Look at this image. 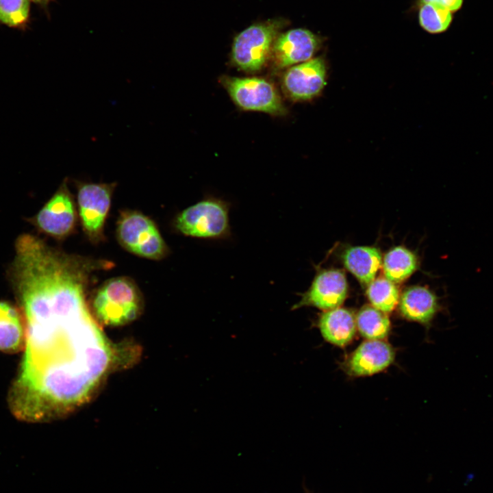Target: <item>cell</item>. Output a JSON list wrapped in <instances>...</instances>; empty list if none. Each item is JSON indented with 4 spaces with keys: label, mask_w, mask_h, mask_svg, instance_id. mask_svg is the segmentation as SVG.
<instances>
[{
    "label": "cell",
    "mask_w": 493,
    "mask_h": 493,
    "mask_svg": "<svg viewBox=\"0 0 493 493\" xmlns=\"http://www.w3.org/2000/svg\"><path fill=\"white\" fill-rule=\"evenodd\" d=\"M89 282L84 273L58 266L17 286L26 342L8 398L16 418L41 422L64 414L87 400L109 369L112 350L88 306Z\"/></svg>",
    "instance_id": "6da1fadb"
},
{
    "label": "cell",
    "mask_w": 493,
    "mask_h": 493,
    "mask_svg": "<svg viewBox=\"0 0 493 493\" xmlns=\"http://www.w3.org/2000/svg\"><path fill=\"white\" fill-rule=\"evenodd\" d=\"M230 203L215 197H206L177 215L175 229L186 236L208 240L230 238Z\"/></svg>",
    "instance_id": "7a4b0ae2"
},
{
    "label": "cell",
    "mask_w": 493,
    "mask_h": 493,
    "mask_svg": "<svg viewBox=\"0 0 493 493\" xmlns=\"http://www.w3.org/2000/svg\"><path fill=\"white\" fill-rule=\"evenodd\" d=\"M141 296L134 282L119 277L107 281L95 294L92 306L98 320L120 326L134 320L140 312Z\"/></svg>",
    "instance_id": "3957f363"
},
{
    "label": "cell",
    "mask_w": 493,
    "mask_h": 493,
    "mask_svg": "<svg viewBox=\"0 0 493 493\" xmlns=\"http://www.w3.org/2000/svg\"><path fill=\"white\" fill-rule=\"evenodd\" d=\"M280 24L279 21L255 23L239 33L231 49L234 65L249 73L260 71L271 55Z\"/></svg>",
    "instance_id": "277c9868"
},
{
    "label": "cell",
    "mask_w": 493,
    "mask_h": 493,
    "mask_svg": "<svg viewBox=\"0 0 493 493\" xmlns=\"http://www.w3.org/2000/svg\"><path fill=\"white\" fill-rule=\"evenodd\" d=\"M220 83L233 102L244 110L284 115L286 109L275 86L262 77L223 76Z\"/></svg>",
    "instance_id": "5b68a950"
},
{
    "label": "cell",
    "mask_w": 493,
    "mask_h": 493,
    "mask_svg": "<svg viewBox=\"0 0 493 493\" xmlns=\"http://www.w3.org/2000/svg\"><path fill=\"white\" fill-rule=\"evenodd\" d=\"M116 233L122 246L138 256L160 260L167 253L166 243L155 223L138 212L123 213Z\"/></svg>",
    "instance_id": "8992f818"
},
{
    "label": "cell",
    "mask_w": 493,
    "mask_h": 493,
    "mask_svg": "<svg viewBox=\"0 0 493 493\" xmlns=\"http://www.w3.org/2000/svg\"><path fill=\"white\" fill-rule=\"evenodd\" d=\"M115 186V183H77L80 218L85 232L93 241L103 236Z\"/></svg>",
    "instance_id": "52a82bcc"
},
{
    "label": "cell",
    "mask_w": 493,
    "mask_h": 493,
    "mask_svg": "<svg viewBox=\"0 0 493 493\" xmlns=\"http://www.w3.org/2000/svg\"><path fill=\"white\" fill-rule=\"evenodd\" d=\"M327 71V62L322 56L292 66L282 77V89L295 101L312 100L325 88Z\"/></svg>",
    "instance_id": "ba28073f"
},
{
    "label": "cell",
    "mask_w": 493,
    "mask_h": 493,
    "mask_svg": "<svg viewBox=\"0 0 493 493\" xmlns=\"http://www.w3.org/2000/svg\"><path fill=\"white\" fill-rule=\"evenodd\" d=\"M322 43V38L309 29H293L277 36L270 55L276 67H290L313 58Z\"/></svg>",
    "instance_id": "9c48e42d"
},
{
    "label": "cell",
    "mask_w": 493,
    "mask_h": 493,
    "mask_svg": "<svg viewBox=\"0 0 493 493\" xmlns=\"http://www.w3.org/2000/svg\"><path fill=\"white\" fill-rule=\"evenodd\" d=\"M348 286L344 273L338 269L323 270L317 273L310 287L302 294L293 309L313 306L328 311L340 307L346 297Z\"/></svg>",
    "instance_id": "30bf717a"
},
{
    "label": "cell",
    "mask_w": 493,
    "mask_h": 493,
    "mask_svg": "<svg viewBox=\"0 0 493 493\" xmlns=\"http://www.w3.org/2000/svg\"><path fill=\"white\" fill-rule=\"evenodd\" d=\"M75 219L73 201L66 179L36 216L34 223L43 232L61 238L71 233Z\"/></svg>",
    "instance_id": "8fae6325"
},
{
    "label": "cell",
    "mask_w": 493,
    "mask_h": 493,
    "mask_svg": "<svg viewBox=\"0 0 493 493\" xmlns=\"http://www.w3.org/2000/svg\"><path fill=\"white\" fill-rule=\"evenodd\" d=\"M392 346L382 340H368L353 353L348 368L355 376H370L387 368L394 361Z\"/></svg>",
    "instance_id": "7c38bea8"
},
{
    "label": "cell",
    "mask_w": 493,
    "mask_h": 493,
    "mask_svg": "<svg viewBox=\"0 0 493 493\" xmlns=\"http://www.w3.org/2000/svg\"><path fill=\"white\" fill-rule=\"evenodd\" d=\"M440 306L436 295L426 287L413 286L401 295L399 309L407 319L427 324L434 318Z\"/></svg>",
    "instance_id": "4fadbf2b"
},
{
    "label": "cell",
    "mask_w": 493,
    "mask_h": 493,
    "mask_svg": "<svg viewBox=\"0 0 493 493\" xmlns=\"http://www.w3.org/2000/svg\"><path fill=\"white\" fill-rule=\"evenodd\" d=\"M318 327L326 341L342 347L349 344L353 339L356 323L349 310L337 307L326 311L320 316Z\"/></svg>",
    "instance_id": "5bb4252c"
},
{
    "label": "cell",
    "mask_w": 493,
    "mask_h": 493,
    "mask_svg": "<svg viewBox=\"0 0 493 493\" xmlns=\"http://www.w3.org/2000/svg\"><path fill=\"white\" fill-rule=\"evenodd\" d=\"M26 327L18 309L6 302H0V351L16 353L24 349Z\"/></svg>",
    "instance_id": "9a60e30c"
},
{
    "label": "cell",
    "mask_w": 493,
    "mask_h": 493,
    "mask_svg": "<svg viewBox=\"0 0 493 493\" xmlns=\"http://www.w3.org/2000/svg\"><path fill=\"white\" fill-rule=\"evenodd\" d=\"M345 267L360 283L368 285L375 277L381 264L379 251L372 246H353L342 255Z\"/></svg>",
    "instance_id": "2e32d148"
},
{
    "label": "cell",
    "mask_w": 493,
    "mask_h": 493,
    "mask_svg": "<svg viewBox=\"0 0 493 493\" xmlns=\"http://www.w3.org/2000/svg\"><path fill=\"white\" fill-rule=\"evenodd\" d=\"M383 268L386 279L393 283H399L416 270L417 259L409 250L403 246H396L385 255Z\"/></svg>",
    "instance_id": "e0dca14e"
},
{
    "label": "cell",
    "mask_w": 493,
    "mask_h": 493,
    "mask_svg": "<svg viewBox=\"0 0 493 493\" xmlns=\"http://www.w3.org/2000/svg\"><path fill=\"white\" fill-rule=\"evenodd\" d=\"M356 327L367 340H383L390 330V321L385 313L373 306H364L358 312Z\"/></svg>",
    "instance_id": "ac0fdd59"
},
{
    "label": "cell",
    "mask_w": 493,
    "mask_h": 493,
    "mask_svg": "<svg viewBox=\"0 0 493 493\" xmlns=\"http://www.w3.org/2000/svg\"><path fill=\"white\" fill-rule=\"evenodd\" d=\"M366 294L372 305L385 314L391 312L399 301L398 288L385 277H379L370 282Z\"/></svg>",
    "instance_id": "d6986e66"
},
{
    "label": "cell",
    "mask_w": 493,
    "mask_h": 493,
    "mask_svg": "<svg viewBox=\"0 0 493 493\" xmlns=\"http://www.w3.org/2000/svg\"><path fill=\"white\" fill-rule=\"evenodd\" d=\"M418 21L421 27L430 34H440L446 31L453 21V13L435 3H426L419 5Z\"/></svg>",
    "instance_id": "ffe728a7"
},
{
    "label": "cell",
    "mask_w": 493,
    "mask_h": 493,
    "mask_svg": "<svg viewBox=\"0 0 493 493\" xmlns=\"http://www.w3.org/2000/svg\"><path fill=\"white\" fill-rule=\"evenodd\" d=\"M29 0H0V22L17 27L28 18Z\"/></svg>",
    "instance_id": "44dd1931"
},
{
    "label": "cell",
    "mask_w": 493,
    "mask_h": 493,
    "mask_svg": "<svg viewBox=\"0 0 493 493\" xmlns=\"http://www.w3.org/2000/svg\"><path fill=\"white\" fill-rule=\"evenodd\" d=\"M464 0H418V5L426 3H435L449 10L452 13L458 11Z\"/></svg>",
    "instance_id": "7402d4cb"
},
{
    "label": "cell",
    "mask_w": 493,
    "mask_h": 493,
    "mask_svg": "<svg viewBox=\"0 0 493 493\" xmlns=\"http://www.w3.org/2000/svg\"><path fill=\"white\" fill-rule=\"evenodd\" d=\"M32 1H34V2H36V3H44L47 2L48 0H32Z\"/></svg>",
    "instance_id": "603a6c76"
}]
</instances>
